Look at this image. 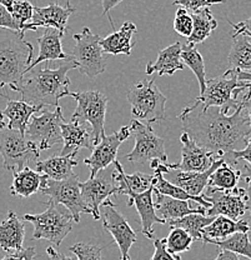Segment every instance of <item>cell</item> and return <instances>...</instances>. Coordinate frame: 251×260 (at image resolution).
<instances>
[{
	"instance_id": "3",
	"label": "cell",
	"mask_w": 251,
	"mask_h": 260,
	"mask_svg": "<svg viewBox=\"0 0 251 260\" xmlns=\"http://www.w3.org/2000/svg\"><path fill=\"white\" fill-rule=\"evenodd\" d=\"M34 47L18 31L0 28V88H17L34 60Z\"/></svg>"
},
{
	"instance_id": "29",
	"label": "cell",
	"mask_w": 251,
	"mask_h": 260,
	"mask_svg": "<svg viewBox=\"0 0 251 260\" xmlns=\"http://www.w3.org/2000/svg\"><path fill=\"white\" fill-rule=\"evenodd\" d=\"M79 164L77 155H55L35 162V169L38 173H43L49 179L60 181L69 179L75 174L73 168Z\"/></svg>"
},
{
	"instance_id": "47",
	"label": "cell",
	"mask_w": 251,
	"mask_h": 260,
	"mask_svg": "<svg viewBox=\"0 0 251 260\" xmlns=\"http://www.w3.org/2000/svg\"><path fill=\"white\" fill-rule=\"evenodd\" d=\"M0 28L9 29V30L19 32V28L17 24H15V21L13 20L12 14L2 4H0Z\"/></svg>"
},
{
	"instance_id": "7",
	"label": "cell",
	"mask_w": 251,
	"mask_h": 260,
	"mask_svg": "<svg viewBox=\"0 0 251 260\" xmlns=\"http://www.w3.org/2000/svg\"><path fill=\"white\" fill-rule=\"evenodd\" d=\"M239 88V78L236 69H229L223 75L206 80V88L204 93L195 99L196 103L204 109L217 107L223 113L239 108L240 100L235 95V90Z\"/></svg>"
},
{
	"instance_id": "35",
	"label": "cell",
	"mask_w": 251,
	"mask_h": 260,
	"mask_svg": "<svg viewBox=\"0 0 251 260\" xmlns=\"http://www.w3.org/2000/svg\"><path fill=\"white\" fill-rule=\"evenodd\" d=\"M241 172L234 169L230 164L224 161L220 167L215 170L209 179L207 188L219 191H230L237 188Z\"/></svg>"
},
{
	"instance_id": "22",
	"label": "cell",
	"mask_w": 251,
	"mask_h": 260,
	"mask_svg": "<svg viewBox=\"0 0 251 260\" xmlns=\"http://www.w3.org/2000/svg\"><path fill=\"white\" fill-rule=\"evenodd\" d=\"M65 32L58 30V29L53 28H45L44 32L42 37L38 38V44H39V55L37 56L35 60L31 61L30 67L28 68V73L30 70L35 69L38 64L43 63V61H53L63 59L66 60L69 55H66L63 51L61 47V40Z\"/></svg>"
},
{
	"instance_id": "48",
	"label": "cell",
	"mask_w": 251,
	"mask_h": 260,
	"mask_svg": "<svg viewBox=\"0 0 251 260\" xmlns=\"http://www.w3.org/2000/svg\"><path fill=\"white\" fill-rule=\"evenodd\" d=\"M229 23H230V25L234 28V32L231 37H236V35L244 34L246 35L249 39H251V16L249 19H246V20L240 21V23L237 24L231 23L230 20H229Z\"/></svg>"
},
{
	"instance_id": "31",
	"label": "cell",
	"mask_w": 251,
	"mask_h": 260,
	"mask_svg": "<svg viewBox=\"0 0 251 260\" xmlns=\"http://www.w3.org/2000/svg\"><path fill=\"white\" fill-rule=\"evenodd\" d=\"M190 15L193 18V31L186 40V44L195 47L196 44H200L206 40L210 34L218 28V21L209 8H202L196 12H191Z\"/></svg>"
},
{
	"instance_id": "40",
	"label": "cell",
	"mask_w": 251,
	"mask_h": 260,
	"mask_svg": "<svg viewBox=\"0 0 251 260\" xmlns=\"http://www.w3.org/2000/svg\"><path fill=\"white\" fill-rule=\"evenodd\" d=\"M10 14L13 16V20L18 25L19 34L24 37V34L21 31H23L24 26L30 23L31 19H33L34 7L28 0H15L12 10H10Z\"/></svg>"
},
{
	"instance_id": "37",
	"label": "cell",
	"mask_w": 251,
	"mask_h": 260,
	"mask_svg": "<svg viewBox=\"0 0 251 260\" xmlns=\"http://www.w3.org/2000/svg\"><path fill=\"white\" fill-rule=\"evenodd\" d=\"M182 60L184 65L190 68L195 74L196 79L199 81V86H200L201 95L206 88V70H205V63L201 54L193 45H182Z\"/></svg>"
},
{
	"instance_id": "38",
	"label": "cell",
	"mask_w": 251,
	"mask_h": 260,
	"mask_svg": "<svg viewBox=\"0 0 251 260\" xmlns=\"http://www.w3.org/2000/svg\"><path fill=\"white\" fill-rule=\"evenodd\" d=\"M207 243L219 246L221 250L233 251L251 260V240L249 233H235L224 240H209Z\"/></svg>"
},
{
	"instance_id": "41",
	"label": "cell",
	"mask_w": 251,
	"mask_h": 260,
	"mask_svg": "<svg viewBox=\"0 0 251 260\" xmlns=\"http://www.w3.org/2000/svg\"><path fill=\"white\" fill-rule=\"evenodd\" d=\"M69 250L75 254L78 260H102V249L98 245H93V244L77 243L70 246Z\"/></svg>"
},
{
	"instance_id": "28",
	"label": "cell",
	"mask_w": 251,
	"mask_h": 260,
	"mask_svg": "<svg viewBox=\"0 0 251 260\" xmlns=\"http://www.w3.org/2000/svg\"><path fill=\"white\" fill-rule=\"evenodd\" d=\"M136 25L131 21H126L121 25L119 30H115L109 37L100 40V47L105 54H112V55H119V54H125L130 55L131 49L134 47L133 35L136 32Z\"/></svg>"
},
{
	"instance_id": "14",
	"label": "cell",
	"mask_w": 251,
	"mask_h": 260,
	"mask_svg": "<svg viewBox=\"0 0 251 260\" xmlns=\"http://www.w3.org/2000/svg\"><path fill=\"white\" fill-rule=\"evenodd\" d=\"M104 208L102 213V228L105 232L110 233L115 243L120 249L121 260H131L129 251L131 246L136 243L137 237L125 218L117 210L114 203L110 199L105 200L101 205Z\"/></svg>"
},
{
	"instance_id": "34",
	"label": "cell",
	"mask_w": 251,
	"mask_h": 260,
	"mask_svg": "<svg viewBox=\"0 0 251 260\" xmlns=\"http://www.w3.org/2000/svg\"><path fill=\"white\" fill-rule=\"evenodd\" d=\"M154 180H155L154 181V189L158 190L160 194L179 200H188V202L193 200V202L198 203L199 205L204 207L205 209H210L211 208V203L207 202L206 195L201 194L200 197H191V195H189L186 191L183 190L182 188L174 185L167 179L164 178V174L160 170H154Z\"/></svg>"
},
{
	"instance_id": "8",
	"label": "cell",
	"mask_w": 251,
	"mask_h": 260,
	"mask_svg": "<svg viewBox=\"0 0 251 260\" xmlns=\"http://www.w3.org/2000/svg\"><path fill=\"white\" fill-rule=\"evenodd\" d=\"M65 121L63 110L56 107L54 112L42 110L40 115H33L25 130V139L39 151L49 150L54 145L63 143L61 124Z\"/></svg>"
},
{
	"instance_id": "17",
	"label": "cell",
	"mask_w": 251,
	"mask_h": 260,
	"mask_svg": "<svg viewBox=\"0 0 251 260\" xmlns=\"http://www.w3.org/2000/svg\"><path fill=\"white\" fill-rule=\"evenodd\" d=\"M82 198L89 209L91 210L94 220L100 219V207L105 200L109 199L110 195H117V186H115L113 178H109V174L104 170L96 174V177L90 178L89 180L79 183Z\"/></svg>"
},
{
	"instance_id": "24",
	"label": "cell",
	"mask_w": 251,
	"mask_h": 260,
	"mask_svg": "<svg viewBox=\"0 0 251 260\" xmlns=\"http://www.w3.org/2000/svg\"><path fill=\"white\" fill-rule=\"evenodd\" d=\"M154 193L156 195L154 207H155V210L160 213L163 220H176V219L184 218L189 214H205L206 215L207 209H205L201 205L191 208L188 200H179L171 197H166V195L159 193L155 189H154Z\"/></svg>"
},
{
	"instance_id": "39",
	"label": "cell",
	"mask_w": 251,
	"mask_h": 260,
	"mask_svg": "<svg viewBox=\"0 0 251 260\" xmlns=\"http://www.w3.org/2000/svg\"><path fill=\"white\" fill-rule=\"evenodd\" d=\"M193 242V238L180 228H171V232L169 233L167 238L164 239L166 250L175 256L179 255V253L190 250Z\"/></svg>"
},
{
	"instance_id": "19",
	"label": "cell",
	"mask_w": 251,
	"mask_h": 260,
	"mask_svg": "<svg viewBox=\"0 0 251 260\" xmlns=\"http://www.w3.org/2000/svg\"><path fill=\"white\" fill-rule=\"evenodd\" d=\"M61 137H63V149L61 156L77 155L80 149H94L93 132L86 126V124L77 120L64 121L61 124Z\"/></svg>"
},
{
	"instance_id": "32",
	"label": "cell",
	"mask_w": 251,
	"mask_h": 260,
	"mask_svg": "<svg viewBox=\"0 0 251 260\" xmlns=\"http://www.w3.org/2000/svg\"><path fill=\"white\" fill-rule=\"evenodd\" d=\"M44 174L25 167L20 172L13 173V184L10 186V194L18 197L29 198L40 190V184Z\"/></svg>"
},
{
	"instance_id": "12",
	"label": "cell",
	"mask_w": 251,
	"mask_h": 260,
	"mask_svg": "<svg viewBox=\"0 0 251 260\" xmlns=\"http://www.w3.org/2000/svg\"><path fill=\"white\" fill-rule=\"evenodd\" d=\"M0 155L3 167L14 173L20 172L28 167L29 161L39 158L40 151L23 134L5 126L0 129Z\"/></svg>"
},
{
	"instance_id": "45",
	"label": "cell",
	"mask_w": 251,
	"mask_h": 260,
	"mask_svg": "<svg viewBox=\"0 0 251 260\" xmlns=\"http://www.w3.org/2000/svg\"><path fill=\"white\" fill-rule=\"evenodd\" d=\"M239 159H242V160L247 161L251 165V138L247 139L245 148H242L241 150L233 151V153L230 154V156H229L228 161H226V162H228V164H230V165L231 164H236Z\"/></svg>"
},
{
	"instance_id": "15",
	"label": "cell",
	"mask_w": 251,
	"mask_h": 260,
	"mask_svg": "<svg viewBox=\"0 0 251 260\" xmlns=\"http://www.w3.org/2000/svg\"><path fill=\"white\" fill-rule=\"evenodd\" d=\"M131 135L130 126H123L117 133L106 135L101 138L93 149V153L89 158H86L84 162L90 168V178L96 177L98 173L106 169L110 164L117 160L119 146L121 143L129 139Z\"/></svg>"
},
{
	"instance_id": "43",
	"label": "cell",
	"mask_w": 251,
	"mask_h": 260,
	"mask_svg": "<svg viewBox=\"0 0 251 260\" xmlns=\"http://www.w3.org/2000/svg\"><path fill=\"white\" fill-rule=\"evenodd\" d=\"M221 3H224V0H174L172 5H179L183 9L191 13L202 8H209L210 5L221 4Z\"/></svg>"
},
{
	"instance_id": "27",
	"label": "cell",
	"mask_w": 251,
	"mask_h": 260,
	"mask_svg": "<svg viewBox=\"0 0 251 260\" xmlns=\"http://www.w3.org/2000/svg\"><path fill=\"white\" fill-rule=\"evenodd\" d=\"M251 226L246 220H231L226 216H215L214 220L202 229V243L224 240L235 233H249Z\"/></svg>"
},
{
	"instance_id": "44",
	"label": "cell",
	"mask_w": 251,
	"mask_h": 260,
	"mask_svg": "<svg viewBox=\"0 0 251 260\" xmlns=\"http://www.w3.org/2000/svg\"><path fill=\"white\" fill-rule=\"evenodd\" d=\"M153 240H154V248H155V251H154V255L151 256L150 260H182V258H180L179 255L177 256L171 255V254L166 250L164 239L154 238Z\"/></svg>"
},
{
	"instance_id": "42",
	"label": "cell",
	"mask_w": 251,
	"mask_h": 260,
	"mask_svg": "<svg viewBox=\"0 0 251 260\" xmlns=\"http://www.w3.org/2000/svg\"><path fill=\"white\" fill-rule=\"evenodd\" d=\"M174 30L177 32L182 37H185L188 39L191 35L193 31V18H191L190 13L186 9H180L176 10V14H175L174 19Z\"/></svg>"
},
{
	"instance_id": "49",
	"label": "cell",
	"mask_w": 251,
	"mask_h": 260,
	"mask_svg": "<svg viewBox=\"0 0 251 260\" xmlns=\"http://www.w3.org/2000/svg\"><path fill=\"white\" fill-rule=\"evenodd\" d=\"M237 78H239V88L235 90V95L239 98L240 93L247 90V89H251V74L237 70Z\"/></svg>"
},
{
	"instance_id": "36",
	"label": "cell",
	"mask_w": 251,
	"mask_h": 260,
	"mask_svg": "<svg viewBox=\"0 0 251 260\" xmlns=\"http://www.w3.org/2000/svg\"><path fill=\"white\" fill-rule=\"evenodd\" d=\"M215 216H207L205 214H189L184 218L170 220L169 224L171 228H180L185 230L189 235L195 240L202 242V229L209 225Z\"/></svg>"
},
{
	"instance_id": "33",
	"label": "cell",
	"mask_w": 251,
	"mask_h": 260,
	"mask_svg": "<svg viewBox=\"0 0 251 260\" xmlns=\"http://www.w3.org/2000/svg\"><path fill=\"white\" fill-rule=\"evenodd\" d=\"M233 38L230 53L228 60L231 65V69L239 72L250 73L251 74V42L249 38L244 34L236 35Z\"/></svg>"
},
{
	"instance_id": "52",
	"label": "cell",
	"mask_w": 251,
	"mask_h": 260,
	"mask_svg": "<svg viewBox=\"0 0 251 260\" xmlns=\"http://www.w3.org/2000/svg\"><path fill=\"white\" fill-rule=\"evenodd\" d=\"M246 189H245V197H246V208L251 214V174L245 177Z\"/></svg>"
},
{
	"instance_id": "50",
	"label": "cell",
	"mask_w": 251,
	"mask_h": 260,
	"mask_svg": "<svg viewBox=\"0 0 251 260\" xmlns=\"http://www.w3.org/2000/svg\"><path fill=\"white\" fill-rule=\"evenodd\" d=\"M240 104L244 108L245 113H246L247 118H249V123L251 126V89H247V93L240 100Z\"/></svg>"
},
{
	"instance_id": "51",
	"label": "cell",
	"mask_w": 251,
	"mask_h": 260,
	"mask_svg": "<svg viewBox=\"0 0 251 260\" xmlns=\"http://www.w3.org/2000/svg\"><path fill=\"white\" fill-rule=\"evenodd\" d=\"M47 254L49 255L50 260H77V258H71V256H67L65 254L59 253L56 249H54L53 246L47 248Z\"/></svg>"
},
{
	"instance_id": "20",
	"label": "cell",
	"mask_w": 251,
	"mask_h": 260,
	"mask_svg": "<svg viewBox=\"0 0 251 260\" xmlns=\"http://www.w3.org/2000/svg\"><path fill=\"white\" fill-rule=\"evenodd\" d=\"M113 164H114L115 169L112 173V178L117 186V194L130 197L133 194L144 193L154 186V181H155L154 175L145 174V173H134V174L129 175L125 174L123 165L118 159Z\"/></svg>"
},
{
	"instance_id": "2",
	"label": "cell",
	"mask_w": 251,
	"mask_h": 260,
	"mask_svg": "<svg viewBox=\"0 0 251 260\" xmlns=\"http://www.w3.org/2000/svg\"><path fill=\"white\" fill-rule=\"evenodd\" d=\"M78 68L71 55L56 69L44 67L42 69L30 70L29 77H24L17 88L23 102L34 107H59V100L66 96L70 79L67 73Z\"/></svg>"
},
{
	"instance_id": "46",
	"label": "cell",
	"mask_w": 251,
	"mask_h": 260,
	"mask_svg": "<svg viewBox=\"0 0 251 260\" xmlns=\"http://www.w3.org/2000/svg\"><path fill=\"white\" fill-rule=\"evenodd\" d=\"M35 256H37V249L34 246H29V248H23L15 253L8 254L2 260H34Z\"/></svg>"
},
{
	"instance_id": "25",
	"label": "cell",
	"mask_w": 251,
	"mask_h": 260,
	"mask_svg": "<svg viewBox=\"0 0 251 260\" xmlns=\"http://www.w3.org/2000/svg\"><path fill=\"white\" fill-rule=\"evenodd\" d=\"M2 96L7 99V107L2 112L5 118L9 119L7 126L12 130H17V132L24 135L31 116L35 115V113L42 112L44 108L34 107V105L28 104L23 100H13L8 95Z\"/></svg>"
},
{
	"instance_id": "30",
	"label": "cell",
	"mask_w": 251,
	"mask_h": 260,
	"mask_svg": "<svg viewBox=\"0 0 251 260\" xmlns=\"http://www.w3.org/2000/svg\"><path fill=\"white\" fill-rule=\"evenodd\" d=\"M225 159H219L206 170L202 173H185L179 172L175 175L174 179V185L179 186L183 190L186 191L191 197H200L205 188H207L209 184V179L211 177L212 173L220 167Z\"/></svg>"
},
{
	"instance_id": "54",
	"label": "cell",
	"mask_w": 251,
	"mask_h": 260,
	"mask_svg": "<svg viewBox=\"0 0 251 260\" xmlns=\"http://www.w3.org/2000/svg\"><path fill=\"white\" fill-rule=\"evenodd\" d=\"M121 2H124V0H101L102 10H104L102 13H104V14H107L113 8L117 7V5L120 4Z\"/></svg>"
},
{
	"instance_id": "10",
	"label": "cell",
	"mask_w": 251,
	"mask_h": 260,
	"mask_svg": "<svg viewBox=\"0 0 251 260\" xmlns=\"http://www.w3.org/2000/svg\"><path fill=\"white\" fill-rule=\"evenodd\" d=\"M79 177L74 174L65 180L56 181L44 175L40 184V191L50 198L51 202L65 207L71 214L74 223H79L82 214H91L88 205L84 203L79 188Z\"/></svg>"
},
{
	"instance_id": "11",
	"label": "cell",
	"mask_w": 251,
	"mask_h": 260,
	"mask_svg": "<svg viewBox=\"0 0 251 260\" xmlns=\"http://www.w3.org/2000/svg\"><path fill=\"white\" fill-rule=\"evenodd\" d=\"M74 40L71 58L78 64L80 73L89 78L102 74L106 69V60L100 47L101 38L89 28H84L82 32L74 35Z\"/></svg>"
},
{
	"instance_id": "55",
	"label": "cell",
	"mask_w": 251,
	"mask_h": 260,
	"mask_svg": "<svg viewBox=\"0 0 251 260\" xmlns=\"http://www.w3.org/2000/svg\"><path fill=\"white\" fill-rule=\"evenodd\" d=\"M14 2H15V0H0V4H2L4 8H7L8 12L10 13V10H12Z\"/></svg>"
},
{
	"instance_id": "18",
	"label": "cell",
	"mask_w": 251,
	"mask_h": 260,
	"mask_svg": "<svg viewBox=\"0 0 251 260\" xmlns=\"http://www.w3.org/2000/svg\"><path fill=\"white\" fill-rule=\"evenodd\" d=\"M75 10L77 9L69 2H66L65 7H61L56 3H51L43 8L34 7L33 19L24 26L21 32L25 34L26 30H37L39 28H53L65 32L67 20Z\"/></svg>"
},
{
	"instance_id": "26",
	"label": "cell",
	"mask_w": 251,
	"mask_h": 260,
	"mask_svg": "<svg viewBox=\"0 0 251 260\" xmlns=\"http://www.w3.org/2000/svg\"><path fill=\"white\" fill-rule=\"evenodd\" d=\"M184 63L182 60V44L179 42L174 43L170 47L159 51L158 59L154 63L147 65V74H158L160 77L163 75H172L177 70L184 69Z\"/></svg>"
},
{
	"instance_id": "53",
	"label": "cell",
	"mask_w": 251,
	"mask_h": 260,
	"mask_svg": "<svg viewBox=\"0 0 251 260\" xmlns=\"http://www.w3.org/2000/svg\"><path fill=\"white\" fill-rule=\"evenodd\" d=\"M215 260H240L239 255L233 253V251H229V250H221L219 251L217 259Z\"/></svg>"
},
{
	"instance_id": "23",
	"label": "cell",
	"mask_w": 251,
	"mask_h": 260,
	"mask_svg": "<svg viewBox=\"0 0 251 260\" xmlns=\"http://www.w3.org/2000/svg\"><path fill=\"white\" fill-rule=\"evenodd\" d=\"M25 238V224L14 211L10 210L0 223V248L5 253H15L23 249Z\"/></svg>"
},
{
	"instance_id": "13",
	"label": "cell",
	"mask_w": 251,
	"mask_h": 260,
	"mask_svg": "<svg viewBox=\"0 0 251 260\" xmlns=\"http://www.w3.org/2000/svg\"><path fill=\"white\" fill-rule=\"evenodd\" d=\"M180 140L183 143L182 148V161L177 164H163L159 161H153L150 164L153 170H160L163 174L172 172V170H180L185 173H202L206 172L215 161L219 159L210 151L205 150L204 148L199 146L189 137L186 133H183Z\"/></svg>"
},
{
	"instance_id": "21",
	"label": "cell",
	"mask_w": 251,
	"mask_h": 260,
	"mask_svg": "<svg viewBox=\"0 0 251 260\" xmlns=\"http://www.w3.org/2000/svg\"><path fill=\"white\" fill-rule=\"evenodd\" d=\"M153 194L154 186L141 194H133L128 197V205L129 207L135 205L140 215V221H141V233L149 239H154V224L166 223L165 220H163V219L156 215Z\"/></svg>"
},
{
	"instance_id": "6",
	"label": "cell",
	"mask_w": 251,
	"mask_h": 260,
	"mask_svg": "<svg viewBox=\"0 0 251 260\" xmlns=\"http://www.w3.org/2000/svg\"><path fill=\"white\" fill-rule=\"evenodd\" d=\"M66 96L74 98L78 103V107L70 120H77L83 124H90L93 132L94 146L100 142L105 135V115H106L107 96L101 91L88 90L67 93Z\"/></svg>"
},
{
	"instance_id": "1",
	"label": "cell",
	"mask_w": 251,
	"mask_h": 260,
	"mask_svg": "<svg viewBox=\"0 0 251 260\" xmlns=\"http://www.w3.org/2000/svg\"><path fill=\"white\" fill-rule=\"evenodd\" d=\"M179 118L183 130L199 146L210 151L217 159H225L233 151L246 145L251 135V126L241 104L229 115L217 107L204 109L199 103L185 108Z\"/></svg>"
},
{
	"instance_id": "56",
	"label": "cell",
	"mask_w": 251,
	"mask_h": 260,
	"mask_svg": "<svg viewBox=\"0 0 251 260\" xmlns=\"http://www.w3.org/2000/svg\"><path fill=\"white\" fill-rule=\"evenodd\" d=\"M7 126V121H5V116L3 115V113L0 112V129L5 128Z\"/></svg>"
},
{
	"instance_id": "5",
	"label": "cell",
	"mask_w": 251,
	"mask_h": 260,
	"mask_svg": "<svg viewBox=\"0 0 251 260\" xmlns=\"http://www.w3.org/2000/svg\"><path fill=\"white\" fill-rule=\"evenodd\" d=\"M166 96L153 80L136 83L128 93L131 105V115L136 120H147V124L163 121L165 119Z\"/></svg>"
},
{
	"instance_id": "4",
	"label": "cell",
	"mask_w": 251,
	"mask_h": 260,
	"mask_svg": "<svg viewBox=\"0 0 251 260\" xmlns=\"http://www.w3.org/2000/svg\"><path fill=\"white\" fill-rule=\"evenodd\" d=\"M47 207L48 209L42 214H25L23 220L34 225V240H48L59 248L73 230L74 219L69 210L64 209L63 205L48 200Z\"/></svg>"
},
{
	"instance_id": "9",
	"label": "cell",
	"mask_w": 251,
	"mask_h": 260,
	"mask_svg": "<svg viewBox=\"0 0 251 260\" xmlns=\"http://www.w3.org/2000/svg\"><path fill=\"white\" fill-rule=\"evenodd\" d=\"M130 129L135 135V146L130 153L124 155V159L134 164H151L155 160L166 164L165 140L154 133L151 124H144L134 119Z\"/></svg>"
},
{
	"instance_id": "16",
	"label": "cell",
	"mask_w": 251,
	"mask_h": 260,
	"mask_svg": "<svg viewBox=\"0 0 251 260\" xmlns=\"http://www.w3.org/2000/svg\"><path fill=\"white\" fill-rule=\"evenodd\" d=\"M207 202L211 203V208L206 210L207 216H226L231 220H239L246 208V197L245 189L235 188L230 191H219L209 189L206 195Z\"/></svg>"
}]
</instances>
